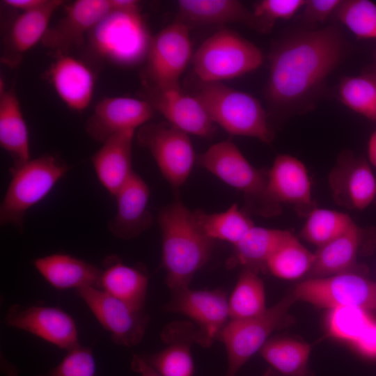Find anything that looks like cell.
Returning <instances> with one entry per match:
<instances>
[{
    "instance_id": "6da1fadb",
    "label": "cell",
    "mask_w": 376,
    "mask_h": 376,
    "mask_svg": "<svg viewBox=\"0 0 376 376\" xmlns=\"http://www.w3.org/2000/svg\"><path fill=\"white\" fill-rule=\"evenodd\" d=\"M343 51L333 27L290 37L274 51L266 94L276 107L297 103L319 86L338 63Z\"/></svg>"
},
{
    "instance_id": "7a4b0ae2",
    "label": "cell",
    "mask_w": 376,
    "mask_h": 376,
    "mask_svg": "<svg viewBox=\"0 0 376 376\" xmlns=\"http://www.w3.org/2000/svg\"><path fill=\"white\" fill-rule=\"evenodd\" d=\"M158 223L166 283L172 290L187 288L209 260L214 240L203 233L194 212L178 199L160 210Z\"/></svg>"
},
{
    "instance_id": "3957f363",
    "label": "cell",
    "mask_w": 376,
    "mask_h": 376,
    "mask_svg": "<svg viewBox=\"0 0 376 376\" xmlns=\"http://www.w3.org/2000/svg\"><path fill=\"white\" fill-rule=\"evenodd\" d=\"M69 170L58 155L45 154L10 168L11 180L0 205V224L24 230L26 212L52 191Z\"/></svg>"
},
{
    "instance_id": "277c9868",
    "label": "cell",
    "mask_w": 376,
    "mask_h": 376,
    "mask_svg": "<svg viewBox=\"0 0 376 376\" xmlns=\"http://www.w3.org/2000/svg\"><path fill=\"white\" fill-rule=\"evenodd\" d=\"M209 117L228 133L271 143L274 133L264 109L252 95L223 82H201L195 95Z\"/></svg>"
},
{
    "instance_id": "5b68a950",
    "label": "cell",
    "mask_w": 376,
    "mask_h": 376,
    "mask_svg": "<svg viewBox=\"0 0 376 376\" xmlns=\"http://www.w3.org/2000/svg\"><path fill=\"white\" fill-rule=\"evenodd\" d=\"M151 39L140 10H112L90 31L86 41L94 57L132 66L146 60Z\"/></svg>"
},
{
    "instance_id": "8992f818",
    "label": "cell",
    "mask_w": 376,
    "mask_h": 376,
    "mask_svg": "<svg viewBox=\"0 0 376 376\" xmlns=\"http://www.w3.org/2000/svg\"><path fill=\"white\" fill-rule=\"evenodd\" d=\"M263 59L255 45L233 31L223 29L202 43L192 63L201 82H223L255 70Z\"/></svg>"
},
{
    "instance_id": "52a82bcc",
    "label": "cell",
    "mask_w": 376,
    "mask_h": 376,
    "mask_svg": "<svg viewBox=\"0 0 376 376\" xmlns=\"http://www.w3.org/2000/svg\"><path fill=\"white\" fill-rule=\"evenodd\" d=\"M198 164L229 186L241 191L248 205L264 217L280 211L267 198V172L253 166L230 141L210 146L198 157Z\"/></svg>"
},
{
    "instance_id": "ba28073f",
    "label": "cell",
    "mask_w": 376,
    "mask_h": 376,
    "mask_svg": "<svg viewBox=\"0 0 376 376\" xmlns=\"http://www.w3.org/2000/svg\"><path fill=\"white\" fill-rule=\"evenodd\" d=\"M295 301L291 292L258 315L227 322L218 336L226 349V376H235L274 331L292 323L289 310Z\"/></svg>"
},
{
    "instance_id": "9c48e42d",
    "label": "cell",
    "mask_w": 376,
    "mask_h": 376,
    "mask_svg": "<svg viewBox=\"0 0 376 376\" xmlns=\"http://www.w3.org/2000/svg\"><path fill=\"white\" fill-rule=\"evenodd\" d=\"M292 294L296 301L321 308L354 306L369 312L376 310V283L351 272L307 279L297 284Z\"/></svg>"
},
{
    "instance_id": "30bf717a",
    "label": "cell",
    "mask_w": 376,
    "mask_h": 376,
    "mask_svg": "<svg viewBox=\"0 0 376 376\" xmlns=\"http://www.w3.org/2000/svg\"><path fill=\"white\" fill-rule=\"evenodd\" d=\"M191 54L189 30L184 22L171 24L152 38L144 72L149 90L179 84Z\"/></svg>"
},
{
    "instance_id": "8fae6325",
    "label": "cell",
    "mask_w": 376,
    "mask_h": 376,
    "mask_svg": "<svg viewBox=\"0 0 376 376\" xmlns=\"http://www.w3.org/2000/svg\"><path fill=\"white\" fill-rule=\"evenodd\" d=\"M139 143L155 160L164 178L181 187L191 172L195 152L188 134L171 124H146L137 133Z\"/></svg>"
},
{
    "instance_id": "7c38bea8",
    "label": "cell",
    "mask_w": 376,
    "mask_h": 376,
    "mask_svg": "<svg viewBox=\"0 0 376 376\" xmlns=\"http://www.w3.org/2000/svg\"><path fill=\"white\" fill-rule=\"evenodd\" d=\"M79 295L117 345L132 347L143 339L149 322L143 309H136L102 290L85 286Z\"/></svg>"
},
{
    "instance_id": "4fadbf2b",
    "label": "cell",
    "mask_w": 376,
    "mask_h": 376,
    "mask_svg": "<svg viewBox=\"0 0 376 376\" xmlns=\"http://www.w3.org/2000/svg\"><path fill=\"white\" fill-rule=\"evenodd\" d=\"M172 291V298L166 305V310L190 318L198 328L197 343L205 347L210 345L229 318L226 293L221 290H192L189 287Z\"/></svg>"
},
{
    "instance_id": "5bb4252c",
    "label": "cell",
    "mask_w": 376,
    "mask_h": 376,
    "mask_svg": "<svg viewBox=\"0 0 376 376\" xmlns=\"http://www.w3.org/2000/svg\"><path fill=\"white\" fill-rule=\"evenodd\" d=\"M64 8L63 16L49 26L41 41L54 54H70L84 46L90 31L113 10L111 0H77Z\"/></svg>"
},
{
    "instance_id": "9a60e30c",
    "label": "cell",
    "mask_w": 376,
    "mask_h": 376,
    "mask_svg": "<svg viewBox=\"0 0 376 376\" xmlns=\"http://www.w3.org/2000/svg\"><path fill=\"white\" fill-rule=\"evenodd\" d=\"M154 111L147 100L106 97L95 104L86 120V132L93 140L102 143L117 133L139 129L147 124Z\"/></svg>"
},
{
    "instance_id": "2e32d148",
    "label": "cell",
    "mask_w": 376,
    "mask_h": 376,
    "mask_svg": "<svg viewBox=\"0 0 376 376\" xmlns=\"http://www.w3.org/2000/svg\"><path fill=\"white\" fill-rule=\"evenodd\" d=\"M4 320L8 327L31 333L67 351L79 345L74 320L59 308L14 304Z\"/></svg>"
},
{
    "instance_id": "e0dca14e",
    "label": "cell",
    "mask_w": 376,
    "mask_h": 376,
    "mask_svg": "<svg viewBox=\"0 0 376 376\" xmlns=\"http://www.w3.org/2000/svg\"><path fill=\"white\" fill-rule=\"evenodd\" d=\"M266 194L272 205L281 211L282 203L295 207L307 217L315 208L309 175L304 164L290 155H278L267 171Z\"/></svg>"
},
{
    "instance_id": "ac0fdd59",
    "label": "cell",
    "mask_w": 376,
    "mask_h": 376,
    "mask_svg": "<svg viewBox=\"0 0 376 376\" xmlns=\"http://www.w3.org/2000/svg\"><path fill=\"white\" fill-rule=\"evenodd\" d=\"M147 100L169 124L187 134L205 138L214 134V123L201 102L185 93L180 84L150 89Z\"/></svg>"
},
{
    "instance_id": "d6986e66",
    "label": "cell",
    "mask_w": 376,
    "mask_h": 376,
    "mask_svg": "<svg viewBox=\"0 0 376 376\" xmlns=\"http://www.w3.org/2000/svg\"><path fill=\"white\" fill-rule=\"evenodd\" d=\"M334 201L349 209L361 210L376 196V180L368 163L350 154L340 155L329 175Z\"/></svg>"
},
{
    "instance_id": "ffe728a7",
    "label": "cell",
    "mask_w": 376,
    "mask_h": 376,
    "mask_svg": "<svg viewBox=\"0 0 376 376\" xmlns=\"http://www.w3.org/2000/svg\"><path fill=\"white\" fill-rule=\"evenodd\" d=\"M45 76L70 109L80 112L91 104L95 76L84 61L70 54H55Z\"/></svg>"
},
{
    "instance_id": "44dd1931",
    "label": "cell",
    "mask_w": 376,
    "mask_h": 376,
    "mask_svg": "<svg viewBox=\"0 0 376 376\" xmlns=\"http://www.w3.org/2000/svg\"><path fill=\"white\" fill-rule=\"evenodd\" d=\"M116 215L109 221L108 228L116 237L132 240L146 230L152 221L148 209L150 189L135 172L115 196Z\"/></svg>"
},
{
    "instance_id": "7402d4cb",
    "label": "cell",
    "mask_w": 376,
    "mask_h": 376,
    "mask_svg": "<svg viewBox=\"0 0 376 376\" xmlns=\"http://www.w3.org/2000/svg\"><path fill=\"white\" fill-rule=\"evenodd\" d=\"M63 4L61 0H47L38 9L20 12L11 22L5 36L1 62L11 68L17 66L24 54L42 41L52 17Z\"/></svg>"
},
{
    "instance_id": "603a6c76",
    "label": "cell",
    "mask_w": 376,
    "mask_h": 376,
    "mask_svg": "<svg viewBox=\"0 0 376 376\" xmlns=\"http://www.w3.org/2000/svg\"><path fill=\"white\" fill-rule=\"evenodd\" d=\"M134 133L135 131L127 130L111 136L91 157L98 180L113 196L134 173L132 163Z\"/></svg>"
},
{
    "instance_id": "cb8c5ba5",
    "label": "cell",
    "mask_w": 376,
    "mask_h": 376,
    "mask_svg": "<svg viewBox=\"0 0 376 376\" xmlns=\"http://www.w3.org/2000/svg\"><path fill=\"white\" fill-rule=\"evenodd\" d=\"M34 266L44 279L58 290L93 286L98 288L102 269L82 259L65 253L36 258Z\"/></svg>"
},
{
    "instance_id": "d4e9b609",
    "label": "cell",
    "mask_w": 376,
    "mask_h": 376,
    "mask_svg": "<svg viewBox=\"0 0 376 376\" xmlns=\"http://www.w3.org/2000/svg\"><path fill=\"white\" fill-rule=\"evenodd\" d=\"M0 145L13 158V166L31 158L29 136L19 100L14 87H0Z\"/></svg>"
},
{
    "instance_id": "484cf974",
    "label": "cell",
    "mask_w": 376,
    "mask_h": 376,
    "mask_svg": "<svg viewBox=\"0 0 376 376\" xmlns=\"http://www.w3.org/2000/svg\"><path fill=\"white\" fill-rule=\"evenodd\" d=\"M361 237V230L354 223L344 233L318 247L313 253V265L308 274L309 278L350 272L356 261Z\"/></svg>"
},
{
    "instance_id": "4316f807",
    "label": "cell",
    "mask_w": 376,
    "mask_h": 376,
    "mask_svg": "<svg viewBox=\"0 0 376 376\" xmlns=\"http://www.w3.org/2000/svg\"><path fill=\"white\" fill-rule=\"evenodd\" d=\"M98 288L136 309H143L148 278L139 269L108 257L102 269Z\"/></svg>"
},
{
    "instance_id": "83f0119b",
    "label": "cell",
    "mask_w": 376,
    "mask_h": 376,
    "mask_svg": "<svg viewBox=\"0 0 376 376\" xmlns=\"http://www.w3.org/2000/svg\"><path fill=\"white\" fill-rule=\"evenodd\" d=\"M288 232L254 226L234 245V250L226 261V267L233 269L241 265L258 272L265 269L267 260Z\"/></svg>"
},
{
    "instance_id": "f1b7e54d",
    "label": "cell",
    "mask_w": 376,
    "mask_h": 376,
    "mask_svg": "<svg viewBox=\"0 0 376 376\" xmlns=\"http://www.w3.org/2000/svg\"><path fill=\"white\" fill-rule=\"evenodd\" d=\"M178 13L182 19L204 24L244 23L254 27V17L235 0H180Z\"/></svg>"
},
{
    "instance_id": "f546056e",
    "label": "cell",
    "mask_w": 376,
    "mask_h": 376,
    "mask_svg": "<svg viewBox=\"0 0 376 376\" xmlns=\"http://www.w3.org/2000/svg\"><path fill=\"white\" fill-rule=\"evenodd\" d=\"M311 350V345L302 341L274 338L267 340L259 352L263 358L283 375L313 376L308 366Z\"/></svg>"
},
{
    "instance_id": "4dcf8cb0",
    "label": "cell",
    "mask_w": 376,
    "mask_h": 376,
    "mask_svg": "<svg viewBox=\"0 0 376 376\" xmlns=\"http://www.w3.org/2000/svg\"><path fill=\"white\" fill-rule=\"evenodd\" d=\"M314 254L288 231L266 263V269L275 276L287 280L308 274Z\"/></svg>"
},
{
    "instance_id": "1f68e13d",
    "label": "cell",
    "mask_w": 376,
    "mask_h": 376,
    "mask_svg": "<svg viewBox=\"0 0 376 376\" xmlns=\"http://www.w3.org/2000/svg\"><path fill=\"white\" fill-rule=\"evenodd\" d=\"M194 212L199 226L208 237L226 241L233 246L255 226L236 204L219 213L208 214L201 210Z\"/></svg>"
},
{
    "instance_id": "d6a6232c",
    "label": "cell",
    "mask_w": 376,
    "mask_h": 376,
    "mask_svg": "<svg viewBox=\"0 0 376 376\" xmlns=\"http://www.w3.org/2000/svg\"><path fill=\"white\" fill-rule=\"evenodd\" d=\"M266 309L264 284L258 272L244 268L228 299L229 318L246 319Z\"/></svg>"
},
{
    "instance_id": "836d02e7",
    "label": "cell",
    "mask_w": 376,
    "mask_h": 376,
    "mask_svg": "<svg viewBox=\"0 0 376 376\" xmlns=\"http://www.w3.org/2000/svg\"><path fill=\"white\" fill-rule=\"evenodd\" d=\"M306 217L301 235L318 248L340 236L354 224L347 214L329 209L315 207Z\"/></svg>"
},
{
    "instance_id": "e575fe53",
    "label": "cell",
    "mask_w": 376,
    "mask_h": 376,
    "mask_svg": "<svg viewBox=\"0 0 376 376\" xmlns=\"http://www.w3.org/2000/svg\"><path fill=\"white\" fill-rule=\"evenodd\" d=\"M338 92L345 105L376 121V75L345 77L340 83Z\"/></svg>"
},
{
    "instance_id": "d590c367",
    "label": "cell",
    "mask_w": 376,
    "mask_h": 376,
    "mask_svg": "<svg viewBox=\"0 0 376 376\" xmlns=\"http://www.w3.org/2000/svg\"><path fill=\"white\" fill-rule=\"evenodd\" d=\"M375 320L370 312L354 306L329 309L327 317L328 334L353 345Z\"/></svg>"
},
{
    "instance_id": "8d00e7d4",
    "label": "cell",
    "mask_w": 376,
    "mask_h": 376,
    "mask_svg": "<svg viewBox=\"0 0 376 376\" xmlns=\"http://www.w3.org/2000/svg\"><path fill=\"white\" fill-rule=\"evenodd\" d=\"M191 340L194 339H177L162 351L141 357L162 376H193Z\"/></svg>"
},
{
    "instance_id": "74e56055",
    "label": "cell",
    "mask_w": 376,
    "mask_h": 376,
    "mask_svg": "<svg viewBox=\"0 0 376 376\" xmlns=\"http://www.w3.org/2000/svg\"><path fill=\"white\" fill-rule=\"evenodd\" d=\"M336 17L357 38H376V4L368 0L341 1Z\"/></svg>"
},
{
    "instance_id": "f35d334b",
    "label": "cell",
    "mask_w": 376,
    "mask_h": 376,
    "mask_svg": "<svg viewBox=\"0 0 376 376\" xmlns=\"http://www.w3.org/2000/svg\"><path fill=\"white\" fill-rule=\"evenodd\" d=\"M305 0H262L255 3L254 28L269 31L276 21L290 19L305 4Z\"/></svg>"
},
{
    "instance_id": "ab89813d",
    "label": "cell",
    "mask_w": 376,
    "mask_h": 376,
    "mask_svg": "<svg viewBox=\"0 0 376 376\" xmlns=\"http://www.w3.org/2000/svg\"><path fill=\"white\" fill-rule=\"evenodd\" d=\"M95 369L91 348L79 344L68 350L65 357L55 368L38 376H95Z\"/></svg>"
},
{
    "instance_id": "60d3db41",
    "label": "cell",
    "mask_w": 376,
    "mask_h": 376,
    "mask_svg": "<svg viewBox=\"0 0 376 376\" xmlns=\"http://www.w3.org/2000/svg\"><path fill=\"white\" fill-rule=\"evenodd\" d=\"M340 0H306L304 6L305 20L309 22H324L334 13Z\"/></svg>"
},
{
    "instance_id": "b9f144b4",
    "label": "cell",
    "mask_w": 376,
    "mask_h": 376,
    "mask_svg": "<svg viewBox=\"0 0 376 376\" xmlns=\"http://www.w3.org/2000/svg\"><path fill=\"white\" fill-rule=\"evenodd\" d=\"M352 346L363 356L376 358V320Z\"/></svg>"
},
{
    "instance_id": "7bdbcfd3",
    "label": "cell",
    "mask_w": 376,
    "mask_h": 376,
    "mask_svg": "<svg viewBox=\"0 0 376 376\" xmlns=\"http://www.w3.org/2000/svg\"><path fill=\"white\" fill-rule=\"evenodd\" d=\"M47 1V0H5L3 2L10 8L25 12L38 9L44 6Z\"/></svg>"
},
{
    "instance_id": "ee69618b",
    "label": "cell",
    "mask_w": 376,
    "mask_h": 376,
    "mask_svg": "<svg viewBox=\"0 0 376 376\" xmlns=\"http://www.w3.org/2000/svg\"><path fill=\"white\" fill-rule=\"evenodd\" d=\"M131 367L140 376H162L147 363L140 355H134L131 361Z\"/></svg>"
},
{
    "instance_id": "f6af8a7d",
    "label": "cell",
    "mask_w": 376,
    "mask_h": 376,
    "mask_svg": "<svg viewBox=\"0 0 376 376\" xmlns=\"http://www.w3.org/2000/svg\"><path fill=\"white\" fill-rule=\"evenodd\" d=\"M368 155L370 162L376 167V131L370 136L368 143Z\"/></svg>"
},
{
    "instance_id": "bcb514c9",
    "label": "cell",
    "mask_w": 376,
    "mask_h": 376,
    "mask_svg": "<svg viewBox=\"0 0 376 376\" xmlns=\"http://www.w3.org/2000/svg\"><path fill=\"white\" fill-rule=\"evenodd\" d=\"M263 376H284V375L278 373L275 370L269 368L265 372Z\"/></svg>"
}]
</instances>
